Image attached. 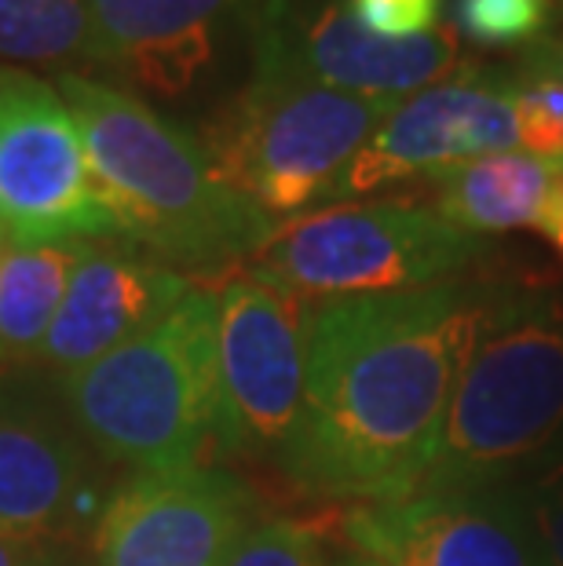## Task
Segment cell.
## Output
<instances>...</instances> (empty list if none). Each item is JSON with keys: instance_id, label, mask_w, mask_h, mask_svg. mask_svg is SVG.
Returning a JSON list of instances; mask_svg holds the SVG:
<instances>
[{"instance_id": "9a60e30c", "label": "cell", "mask_w": 563, "mask_h": 566, "mask_svg": "<svg viewBox=\"0 0 563 566\" xmlns=\"http://www.w3.org/2000/svg\"><path fill=\"white\" fill-rule=\"evenodd\" d=\"M95 66L136 88L176 99L217 59L227 27L249 22L257 0H85Z\"/></svg>"}, {"instance_id": "6da1fadb", "label": "cell", "mask_w": 563, "mask_h": 566, "mask_svg": "<svg viewBox=\"0 0 563 566\" xmlns=\"http://www.w3.org/2000/svg\"><path fill=\"white\" fill-rule=\"evenodd\" d=\"M487 315L447 282L311 304L304 406L282 450L293 483L358 504L417 490Z\"/></svg>"}, {"instance_id": "5bb4252c", "label": "cell", "mask_w": 563, "mask_h": 566, "mask_svg": "<svg viewBox=\"0 0 563 566\" xmlns=\"http://www.w3.org/2000/svg\"><path fill=\"white\" fill-rule=\"evenodd\" d=\"M190 289L195 285L187 274H179L158 256H143L136 245L92 238L85 242L59 315L30 366L70 377L100 363L114 347L169 315Z\"/></svg>"}, {"instance_id": "f1b7e54d", "label": "cell", "mask_w": 563, "mask_h": 566, "mask_svg": "<svg viewBox=\"0 0 563 566\" xmlns=\"http://www.w3.org/2000/svg\"><path fill=\"white\" fill-rule=\"evenodd\" d=\"M341 566H363V563H358V559H352V556H344V563Z\"/></svg>"}, {"instance_id": "f546056e", "label": "cell", "mask_w": 563, "mask_h": 566, "mask_svg": "<svg viewBox=\"0 0 563 566\" xmlns=\"http://www.w3.org/2000/svg\"><path fill=\"white\" fill-rule=\"evenodd\" d=\"M560 4H563V0H560Z\"/></svg>"}, {"instance_id": "30bf717a", "label": "cell", "mask_w": 563, "mask_h": 566, "mask_svg": "<svg viewBox=\"0 0 563 566\" xmlns=\"http://www.w3.org/2000/svg\"><path fill=\"white\" fill-rule=\"evenodd\" d=\"M253 526V497L220 468L139 472L100 509V566H227Z\"/></svg>"}, {"instance_id": "8992f818", "label": "cell", "mask_w": 563, "mask_h": 566, "mask_svg": "<svg viewBox=\"0 0 563 566\" xmlns=\"http://www.w3.org/2000/svg\"><path fill=\"white\" fill-rule=\"evenodd\" d=\"M483 252V238L414 201L330 205L274 227L249 256L253 279L304 304L442 285Z\"/></svg>"}, {"instance_id": "2e32d148", "label": "cell", "mask_w": 563, "mask_h": 566, "mask_svg": "<svg viewBox=\"0 0 563 566\" xmlns=\"http://www.w3.org/2000/svg\"><path fill=\"white\" fill-rule=\"evenodd\" d=\"M432 209L469 234H498L512 227H534L545 209L553 165L531 154H487L428 176Z\"/></svg>"}, {"instance_id": "277c9868", "label": "cell", "mask_w": 563, "mask_h": 566, "mask_svg": "<svg viewBox=\"0 0 563 566\" xmlns=\"http://www.w3.org/2000/svg\"><path fill=\"white\" fill-rule=\"evenodd\" d=\"M399 103L253 63V77L209 122L201 147L238 195L285 223L315 201H333L347 165Z\"/></svg>"}, {"instance_id": "ac0fdd59", "label": "cell", "mask_w": 563, "mask_h": 566, "mask_svg": "<svg viewBox=\"0 0 563 566\" xmlns=\"http://www.w3.org/2000/svg\"><path fill=\"white\" fill-rule=\"evenodd\" d=\"M0 59L77 74L95 66V33L85 0H0Z\"/></svg>"}, {"instance_id": "83f0119b", "label": "cell", "mask_w": 563, "mask_h": 566, "mask_svg": "<svg viewBox=\"0 0 563 566\" xmlns=\"http://www.w3.org/2000/svg\"><path fill=\"white\" fill-rule=\"evenodd\" d=\"M8 245H11V238H8L4 227H0V263H4V252H8Z\"/></svg>"}, {"instance_id": "4316f807", "label": "cell", "mask_w": 563, "mask_h": 566, "mask_svg": "<svg viewBox=\"0 0 563 566\" xmlns=\"http://www.w3.org/2000/svg\"><path fill=\"white\" fill-rule=\"evenodd\" d=\"M38 566H70V559H66V552L55 545V548L48 552V556H44V559H41Z\"/></svg>"}, {"instance_id": "44dd1931", "label": "cell", "mask_w": 563, "mask_h": 566, "mask_svg": "<svg viewBox=\"0 0 563 566\" xmlns=\"http://www.w3.org/2000/svg\"><path fill=\"white\" fill-rule=\"evenodd\" d=\"M227 566H326L319 534L293 520L253 523Z\"/></svg>"}, {"instance_id": "d6986e66", "label": "cell", "mask_w": 563, "mask_h": 566, "mask_svg": "<svg viewBox=\"0 0 563 566\" xmlns=\"http://www.w3.org/2000/svg\"><path fill=\"white\" fill-rule=\"evenodd\" d=\"M512 111L520 147L549 165L563 161V77L520 66V74L512 77Z\"/></svg>"}, {"instance_id": "9c48e42d", "label": "cell", "mask_w": 563, "mask_h": 566, "mask_svg": "<svg viewBox=\"0 0 563 566\" xmlns=\"http://www.w3.org/2000/svg\"><path fill=\"white\" fill-rule=\"evenodd\" d=\"M253 63L326 84L366 99H406L461 74L453 30L392 41L369 33L347 0H322L315 11H296L293 0H257L246 22Z\"/></svg>"}, {"instance_id": "cb8c5ba5", "label": "cell", "mask_w": 563, "mask_h": 566, "mask_svg": "<svg viewBox=\"0 0 563 566\" xmlns=\"http://www.w3.org/2000/svg\"><path fill=\"white\" fill-rule=\"evenodd\" d=\"M538 231H542L553 249L563 256V161L553 165V184H549V198H545V209L538 216Z\"/></svg>"}, {"instance_id": "484cf974", "label": "cell", "mask_w": 563, "mask_h": 566, "mask_svg": "<svg viewBox=\"0 0 563 566\" xmlns=\"http://www.w3.org/2000/svg\"><path fill=\"white\" fill-rule=\"evenodd\" d=\"M55 545H33V541H0V566H38Z\"/></svg>"}, {"instance_id": "603a6c76", "label": "cell", "mask_w": 563, "mask_h": 566, "mask_svg": "<svg viewBox=\"0 0 563 566\" xmlns=\"http://www.w3.org/2000/svg\"><path fill=\"white\" fill-rule=\"evenodd\" d=\"M538 548L549 566H563V483L549 486L534 504Z\"/></svg>"}, {"instance_id": "ffe728a7", "label": "cell", "mask_w": 563, "mask_h": 566, "mask_svg": "<svg viewBox=\"0 0 563 566\" xmlns=\"http://www.w3.org/2000/svg\"><path fill=\"white\" fill-rule=\"evenodd\" d=\"M549 0H458V27L487 48H531L545 38Z\"/></svg>"}, {"instance_id": "8fae6325", "label": "cell", "mask_w": 563, "mask_h": 566, "mask_svg": "<svg viewBox=\"0 0 563 566\" xmlns=\"http://www.w3.org/2000/svg\"><path fill=\"white\" fill-rule=\"evenodd\" d=\"M512 147H520L512 77L461 70L395 106L347 165L333 201L369 195L399 179H428Z\"/></svg>"}, {"instance_id": "7402d4cb", "label": "cell", "mask_w": 563, "mask_h": 566, "mask_svg": "<svg viewBox=\"0 0 563 566\" xmlns=\"http://www.w3.org/2000/svg\"><path fill=\"white\" fill-rule=\"evenodd\" d=\"M347 8L369 33L392 41L436 33L442 19V0H347Z\"/></svg>"}, {"instance_id": "ba28073f", "label": "cell", "mask_w": 563, "mask_h": 566, "mask_svg": "<svg viewBox=\"0 0 563 566\" xmlns=\"http://www.w3.org/2000/svg\"><path fill=\"white\" fill-rule=\"evenodd\" d=\"M217 442L231 453H279L304 406L307 307L242 274L220 289Z\"/></svg>"}, {"instance_id": "5b68a950", "label": "cell", "mask_w": 563, "mask_h": 566, "mask_svg": "<svg viewBox=\"0 0 563 566\" xmlns=\"http://www.w3.org/2000/svg\"><path fill=\"white\" fill-rule=\"evenodd\" d=\"M560 428L563 311L490 307L417 490H483L542 450Z\"/></svg>"}, {"instance_id": "e0dca14e", "label": "cell", "mask_w": 563, "mask_h": 566, "mask_svg": "<svg viewBox=\"0 0 563 566\" xmlns=\"http://www.w3.org/2000/svg\"><path fill=\"white\" fill-rule=\"evenodd\" d=\"M85 242H11L0 263V363H33Z\"/></svg>"}, {"instance_id": "7a4b0ae2", "label": "cell", "mask_w": 563, "mask_h": 566, "mask_svg": "<svg viewBox=\"0 0 563 566\" xmlns=\"http://www.w3.org/2000/svg\"><path fill=\"white\" fill-rule=\"evenodd\" d=\"M55 88L81 128L122 238L169 268H220L249 260L274 234L279 223L227 184L201 139L139 95L88 74H59Z\"/></svg>"}, {"instance_id": "d4e9b609", "label": "cell", "mask_w": 563, "mask_h": 566, "mask_svg": "<svg viewBox=\"0 0 563 566\" xmlns=\"http://www.w3.org/2000/svg\"><path fill=\"white\" fill-rule=\"evenodd\" d=\"M520 66H534V70H549V74L563 77V33L560 38H542L531 44L520 59Z\"/></svg>"}, {"instance_id": "52a82bcc", "label": "cell", "mask_w": 563, "mask_h": 566, "mask_svg": "<svg viewBox=\"0 0 563 566\" xmlns=\"http://www.w3.org/2000/svg\"><path fill=\"white\" fill-rule=\"evenodd\" d=\"M0 227L30 245L122 234L66 99L19 66H0Z\"/></svg>"}, {"instance_id": "7c38bea8", "label": "cell", "mask_w": 563, "mask_h": 566, "mask_svg": "<svg viewBox=\"0 0 563 566\" xmlns=\"http://www.w3.org/2000/svg\"><path fill=\"white\" fill-rule=\"evenodd\" d=\"M363 566H538L520 520L483 490H414L366 501L344 520Z\"/></svg>"}, {"instance_id": "3957f363", "label": "cell", "mask_w": 563, "mask_h": 566, "mask_svg": "<svg viewBox=\"0 0 563 566\" xmlns=\"http://www.w3.org/2000/svg\"><path fill=\"white\" fill-rule=\"evenodd\" d=\"M220 296L190 289L165 318L111 355L59 377L74 428L111 461L139 472L198 464L217 439L220 409Z\"/></svg>"}, {"instance_id": "4fadbf2b", "label": "cell", "mask_w": 563, "mask_h": 566, "mask_svg": "<svg viewBox=\"0 0 563 566\" xmlns=\"http://www.w3.org/2000/svg\"><path fill=\"white\" fill-rule=\"evenodd\" d=\"M74 420L22 380L0 384V541L59 545L92 509V468Z\"/></svg>"}]
</instances>
